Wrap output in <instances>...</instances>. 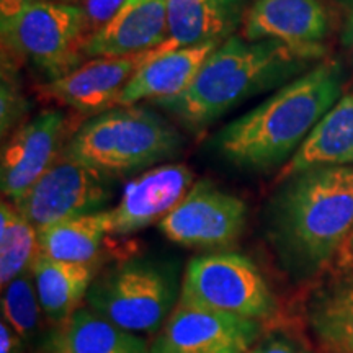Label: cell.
Returning a JSON list of instances; mask_svg holds the SVG:
<instances>
[{
    "mask_svg": "<svg viewBox=\"0 0 353 353\" xmlns=\"http://www.w3.org/2000/svg\"><path fill=\"white\" fill-rule=\"evenodd\" d=\"M322 56V46L231 37L211 52L182 94L154 103L188 130L201 131L244 100L303 76Z\"/></svg>",
    "mask_w": 353,
    "mask_h": 353,
    "instance_id": "1",
    "label": "cell"
},
{
    "mask_svg": "<svg viewBox=\"0 0 353 353\" xmlns=\"http://www.w3.org/2000/svg\"><path fill=\"white\" fill-rule=\"evenodd\" d=\"M353 231V165L312 167L286 176L268 208V237L291 273L312 276Z\"/></svg>",
    "mask_w": 353,
    "mask_h": 353,
    "instance_id": "2",
    "label": "cell"
},
{
    "mask_svg": "<svg viewBox=\"0 0 353 353\" xmlns=\"http://www.w3.org/2000/svg\"><path fill=\"white\" fill-rule=\"evenodd\" d=\"M345 72L335 59L319 61L303 76L221 130L213 148L236 167L267 170L293 157L309 132L341 100Z\"/></svg>",
    "mask_w": 353,
    "mask_h": 353,
    "instance_id": "3",
    "label": "cell"
},
{
    "mask_svg": "<svg viewBox=\"0 0 353 353\" xmlns=\"http://www.w3.org/2000/svg\"><path fill=\"white\" fill-rule=\"evenodd\" d=\"M183 149V136L148 107L125 105L87 120L64 144L61 156L121 176L167 164Z\"/></svg>",
    "mask_w": 353,
    "mask_h": 353,
    "instance_id": "4",
    "label": "cell"
},
{
    "mask_svg": "<svg viewBox=\"0 0 353 353\" xmlns=\"http://www.w3.org/2000/svg\"><path fill=\"white\" fill-rule=\"evenodd\" d=\"M180 298L175 272L151 259L126 260L95 276L87 304L97 314L134 334L161 330Z\"/></svg>",
    "mask_w": 353,
    "mask_h": 353,
    "instance_id": "5",
    "label": "cell"
},
{
    "mask_svg": "<svg viewBox=\"0 0 353 353\" xmlns=\"http://www.w3.org/2000/svg\"><path fill=\"white\" fill-rule=\"evenodd\" d=\"M179 304L262 324L276 312V298L262 272L249 257L236 252H213L190 260L180 283Z\"/></svg>",
    "mask_w": 353,
    "mask_h": 353,
    "instance_id": "6",
    "label": "cell"
},
{
    "mask_svg": "<svg viewBox=\"0 0 353 353\" xmlns=\"http://www.w3.org/2000/svg\"><path fill=\"white\" fill-rule=\"evenodd\" d=\"M0 30L3 51L28 61L50 82L68 76L85 57V17L77 6L38 0Z\"/></svg>",
    "mask_w": 353,
    "mask_h": 353,
    "instance_id": "7",
    "label": "cell"
},
{
    "mask_svg": "<svg viewBox=\"0 0 353 353\" xmlns=\"http://www.w3.org/2000/svg\"><path fill=\"white\" fill-rule=\"evenodd\" d=\"M114 176L63 156L13 205L37 229L107 210Z\"/></svg>",
    "mask_w": 353,
    "mask_h": 353,
    "instance_id": "8",
    "label": "cell"
},
{
    "mask_svg": "<svg viewBox=\"0 0 353 353\" xmlns=\"http://www.w3.org/2000/svg\"><path fill=\"white\" fill-rule=\"evenodd\" d=\"M245 224L247 205L242 198L200 180L159 223V229L179 245L221 249L236 244Z\"/></svg>",
    "mask_w": 353,
    "mask_h": 353,
    "instance_id": "9",
    "label": "cell"
},
{
    "mask_svg": "<svg viewBox=\"0 0 353 353\" xmlns=\"http://www.w3.org/2000/svg\"><path fill=\"white\" fill-rule=\"evenodd\" d=\"M260 337L262 322L176 303L151 353H249Z\"/></svg>",
    "mask_w": 353,
    "mask_h": 353,
    "instance_id": "10",
    "label": "cell"
},
{
    "mask_svg": "<svg viewBox=\"0 0 353 353\" xmlns=\"http://www.w3.org/2000/svg\"><path fill=\"white\" fill-rule=\"evenodd\" d=\"M64 134V114L44 110L8 136L0 159V188L8 201H19L59 159Z\"/></svg>",
    "mask_w": 353,
    "mask_h": 353,
    "instance_id": "11",
    "label": "cell"
},
{
    "mask_svg": "<svg viewBox=\"0 0 353 353\" xmlns=\"http://www.w3.org/2000/svg\"><path fill=\"white\" fill-rule=\"evenodd\" d=\"M161 51H174L169 43L139 54L120 57H94L68 76L44 83V97L68 105L79 113L99 114L117 105L118 97L143 64Z\"/></svg>",
    "mask_w": 353,
    "mask_h": 353,
    "instance_id": "12",
    "label": "cell"
},
{
    "mask_svg": "<svg viewBox=\"0 0 353 353\" xmlns=\"http://www.w3.org/2000/svg\"><path fill=\"white\" fill-rule=\"evenodd\" d=\"M193 172L183 164H161L143 172L108 210L112 236H130L161 223L193 187Z\"/></svg>",
    "mask_w": 353,
    "mask_h": 353,
    "instance_id": "13",
    "label": "cell"
},
{
    "mask_svg": "<svg viewBox=\"0 0 353 353\" xmlns=\"http://www.w3.org/2000/svg\"><path fill=\"white\" fill-rule=\"evenodd\" d=\"M329 30V12L321 0H254L244 17V38L250 41L322 46Z\"/></svg>",
    "mask_w": 353,
    "mask_h": 353,
    "instance_id": "14",
    "label": "cell"
},
{
    "mask_svg": "<svg viewBox=\"0 0 353 353\" xmlns=\"http://www.w3.org/2000/svg\"><path fill=\"white\" fill-rule=\"evenodd\" d=\"M167 38V0H128L108 25L85 41V57L139 54Z\"/></svg>",
    "mask_w": 353,
    "mask_h": 353,
    "instance_id": "15",
    "label": "cell"
},
{
    "mask_svg": "<svg viewBox=\"0 0 353 353\" xmlns=\"http://www.w3.org/2000/svg\"><path fill=\"white\" fill-rule=\"evenodd\" d=\"M221 41H206L196 46L161 51L143 64L118 97L117 107L134 105L144 100H162L180 95Z\"/></svg>",
    "mask_w": 353,
    "mask_h": 353,
    "instance_id": "16",
    "label": "cell"
},
{
    "mask_svg": "<svg viewBox=\"0 0 353 353\" xmlns=\"http://www.w3.org/2000/svg\"><path fill=\"white\" fill-rule=\"evenodd\" d=\"M245 0H167V38L174 50L226 41L244 23Z\"/></svg>",
    "mask_w": 353,
    "mask_h": 353,
    "instance_id": "17",
    "label": "cell"
},
{
    "mask_svg": "<svg viewBox=\"0 0 353 353\" xmlns=\"http://www.w3.org/2000/svg\"><path fill=\"white\" fill-rule=\"evenodd\" d=\"M38 353H151V345L90 307H79L44 337Z\"/></svg>",
    "mask_w": 353,
    "mask_h": 353,
    "instance_id": "18",
    "label": "cell"
},
{
    "mask_svg": "<svg viewBox=\"0 0 353 353\" xmlns=\"http://www.w3.org/2000/svg\"><path fill=\"white\" fill-rule=\"evenodd\" d=\"M353 165V94L322 117L286 164L281 180L312 167Z\"/></svg>",
    "mask_w": 353,
    "mask_h": 353,
    "instance_id": "19",
    "label": "cell"
},
{
    "mask_svg": "<svg viewBox=\"0 0 353 353\" xmlns=\"http://www.w3.org/2000/svg\"><path fill=\"white\" fill-rule=\"evenodd\" d=\"M30 272L33 273L43 314L52 324H63L77 311L95 280L92 263L61 262L37 255Z\"/></svg>",
    "mask_w": 353,
    "mask_h": 353,
    "instance_id": "20",
    "label": "cell"
},
{
    "mask_svg": "<svg viewBox=\"0 0 353 353\" xmlns=\"http://www.w3.org/2000/svg\"><path fill=\"white\" fill-rule=\"evenodd\" d=\"M112 236L108 210L38 229V254L61 262L92 263Z\"/></svg>",
    "mask_w": 353,
    "mask_h": 353,
    "instance_id": "21",
    "label": "cell"
},
{
    "mask_svg": "<svg viewBox=\"0 0 353 353\" xmlns=\"http://www.w3.org/2000/svg\"><path fill=\"white\" fill-rule=\"evenodd\" d=\"M309 322L329 350L353 353V280L335 285L314 299Z\"/></svg>",
    "mask_w": 353,
    "mask_h": 353,
    "instance_id": "22",
    "label": "cell"
},
{
    "mask_svg": "<svg viewBox=\"0 0 353 353\" xmlns=\"http://www.w3.org/2000/svg\"><path fill=\"white\" fill-rule=\"evenodd\" d=\"M38 255V229L13 205H0V285L28 272Z\"/></svg>",
    "mask_w": 353,
    "mask_h": 353,
    "instance_id": "23",
    "label": "cell"
},
{
    "mask_svg": "<svg viewBox=\"0 0 353 353\" xmlns=\"http://www.w3.org/2000/svg\"><path fill=\"white\" fill-rule=\"evenodd\" d=\"M43 309L32 272H25L3 286L2 316L17 334L28 342L37 332Z\"/></svg>",
    "mask_w": 353,
    "mask_h": 353,
    "instance_id": "24",
    "label": "cell"
},
{
    "mask_svg": "<svg viewBox=\"0 0 353 353\" xmlns=\"http://www.w3.org/2000/svg\"><path fill=\"white\" fill-rule=\"evenodd\" d=\"M30 105L21 92L10 63L3 61L2 83H0V131L2 138L10 136L28 113Z\"/></svg>",
    "mask_w": 353,
    "mask_h": 353,
    "instance_id": "25",
    "label": "cell"
},
{
    "mask_svg": "<svg viewBox=\"0 0 353 353\" xmlns=\"http://www.w3.org/2000/svg\"><path fill=\"white\" fill-rule=\"evenodd\" d=\"M126 2L128 0H85L82 12L85 17L87 37L90 38L105 25H108Z\"/></svg>",
    "mask_w": 353,
    "mask_h": 353,
    "instance_id": "26",
    "label": "cell"
},
{
    "mask_svg": "<svg viewBox=\"0 0 353 353\" xmlns=\"http://www.w3.org/2000/svg\"><path fill=\"white\" fill-rule=\"evenodd\" d=\"M249 353H312L306 345L286 334H270L260 341Z\"/></svg>",
    "mask_w": 353,
    "mask_h": 353,
    "instance_id": "27",
    "label": "cell"
},
{
    "mask_svg": "<svg viewBox=\"0 0 353 353\" xmlns=\"http://www.w3.org/2000/svg\"><path fill=\"white\" fill-rule=\"evenodd\" d=\"M25 341L6 321L0 324V353H23Z\"/></svg>",
    "mask_w": 353,
    "mask_h": 353,
    "instance_id": "28",
    "label": "cell"
},
{
    "mask_svg": "<svg viewBox=\"0 0 353 353\" xmlns=\"http://www.w3.org/2000/svg\"><path fill=\"white\" fill-rule=\"evenodd\" d=\"M38 0H0V25L15 19L26 7Z\"/></svg>",
    "mask_w": 353,
    "mask_h": 353,
    "instance_id": "29",
    "label": "cell"
},
{
    "mask_svg": "<svg viewBox=\"0 0 353 353\" xmlns=\"http://www.w3.org/2000/svg\"><path fill=\"white\" fill-rule=\"evenodd\" d=\"M345 7V28H343V41L353 57V0H342Z\"/></svg>",
    "mask_w": 353,
    "mask_h": 353,
    "instance_id": "30",
    "label": "cell"
},
{
    "mask_svg": "<svg viewBox=\"0 0 353 353\" xmlns=\"http://www.w3.org/2000/svg\"><path fill=\"white\" fill-rule=\"evenodd\" d=\"M341 262L345 267H353V231L341 250Z\"/></svg>",
    "mask_w": 353,
    "mask_h": 353,
    "instance_id": "31",
    "label": "cell"
}]
</instances>
